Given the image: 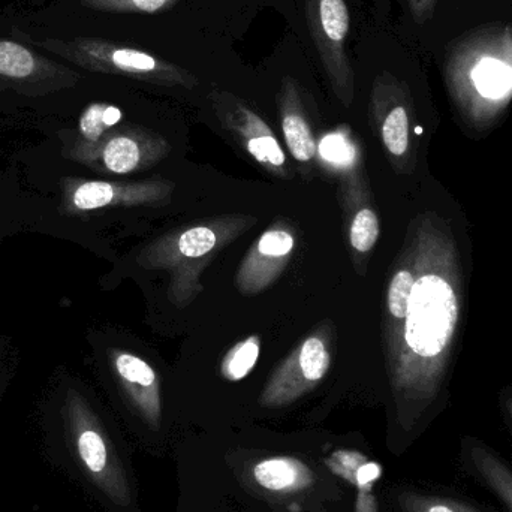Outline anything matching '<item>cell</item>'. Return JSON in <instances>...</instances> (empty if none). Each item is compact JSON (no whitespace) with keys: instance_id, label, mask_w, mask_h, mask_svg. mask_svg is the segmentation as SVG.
<instances>
[{"instance_id":"ba28073f","label":"cell","mask_w":512,"mask_h":512,"mask_svg":"<svg viewBox=\"0 0 512 512\" xmlns=\"http://www.w3.org/2000/svg\"><path fill=\"white\" fill-rule=\"evenodd\" d=\"M170 152V143L162 135L140 126H123L113 129L98 146L81 153L74 161L102 173L128 176L155 167Z\"/></svg>"},{"instance_id":"e0dca14e","label":"cell","mask_w":512,"mask_h":512,"mask_svg":"<svg viewBox=\"0 0 512 512\" xmlns=\"http://www.w3.org/2000/svg\"><path fill=\"white\" fill-rule=\"evenodd\" d=\"M259 486L270 492H295L312 483V472L303 463L286 457L268 459L254 468Z\"/></svg>"},{"instance_id":"5b68a950","label":"cell","mask_w":512,"mask_h":512,"mask_svg":"<svg viewBox=\"0 0 512 512\" xmlns=\"http://www.w3.org/2000/svg\"><path fill=\"white\" fill-rule=\"evenodd\" d=\"M310 36L334 95L349 108L354 102L355 75L346 53L351 15L345 0H304Z\"/></svg>"},{"instance_id":"4fadbf2b","label":"cell","mask_w":512,"mask_h":512,"mask_svg":"<svg viewBox=\"0 0 512 512\" xmlns=\"http://www.w3.org/2000/svg\"><path fill=\"white\" fill-rule=\"evenodd\" d=\"M370 116L388 159L402 170L411 150V119L405 105L390 101L387 83L381 78L373 84Z\"/></svg>"},{"instance_id":"277c9868","label":"cell","mask_w":512,"mask_h":512,"mask_svg":"<svg viewBox=\"0 0 512 512\" xmlns=\"http://www.w3.org/2000/svg\"><path fill=\"white\" fill-rule=\"evenodd\" d=\"M36 44L90 72L122 75L144 83L185 89H195L200 84L194 74L176 63L140 48L105 39L80 36L71 41L42 39Z\"/></svg>"},{"instance_id":"cb8c5ba5","label":"cell","mask_w":512,"mask_h":512,"mask_svg":"<svg viewBox=\"0 0 512 512\" xmlns=\"http://www.w3.org/2000/svg\"><path fill=\"white\" fill-rule=\"evenodd\" d=\"M379 474H381V469H379L378 465H375V463H369V465L361 466L360 469H358V483L360 484H369L372 483V481H375L376 478L379 477Z\"/></svg>"},{"instance_id":"2e32d148","label":"cell","mask_w":512,"mask_h":512,"mask_svg":"<svg viewBox=\"0 0 512 512\" xmlns=\"http://www.w3.org/2000/svg\"><path fill=\"white\" fill-rule=\"evenodd\" d=\"M123 113L119 107L107 102H93L81 113L78 120L77 137L69 147V156L77 158L81 153L101 143L105 135L122 122Z\"/></svg>"},{"instance_id":"8fae6325","label":"cell","mask_w":512,"mask_h":512,"mask_svg":"<svg viewBox=\"0 0 512 512\" xmlns=\"http://www.w3.org/2000/svg\"><path fill=\"white\" fill-rule=\"evenodd\" d=\"M294 251V230L285 219H279L259 236L240 262L234 277L237 291L245 297L262 294L282 276Z\"/></svg>"},{"instance_id":"6da1fadb","label":"cell","mask_w":512,"mask_h":512,"mask_svg":"<svg viewBox=\"0 0 512 512\" xmlns=\"http://www.w3.org/2000/svg\"><path fill=\"white\" fill-rule=\"evenodd\" d=\"M415 283L402 319L382 325L385 361L399 420L411 427L441 397L463 310L459 248L435 213L409 225Z\"/></svg>"},{"instance_id":"7a4b0ae2","label":"cell","mask_w":512,"mask_h":512,"mask_svg":"<svg viewBox=\"0 0 512 512\" xmlns=\"http://www.w3.org/2000/svg\"><path fill=\"white\" fill-rule=\"evenodd\" d=\"M48 459L74 480L117 507L131 502L119 451L95 408L77 388H68L45 438Z\"/></svg>"},{"instance_id":"d6986e66","label":"cell","mask_w":512,"mask_h":512,"mask_svg":"<svg viewBox=\"0 0 512 512\" xmlns=\"http://www.w3.org/2000/svg\"><path fill=\"white\" fill-rule=\"evenodd\" d=\"M259 352H261V337L256 334L237 342L222 358V378L230 382L245 379L258 363Z\"/></svg>"},{"instance_id":"8992f818","label":"cell","mask_w":512,"mask_h":512,"mask_svg":"<svg viewBox=\"0 0 512 512\" xmlns=\"http://www.w3.org/2000/svg\"><path fill=\"white\" fill-rule=\"evenodd\" d=\"M331 357V328L318 327L280 361L268 378L259 403L277 408L315 390L330 370Z\"/></svg>"},{"instance_id":"9a60e30c","label":"cell","mask_w":512,"mask_h":512,"mask_svg":"<svg viewBox=\"0 0 512 512\" xmlns=\"http://www.w3.org/2000/svg\"><path fill=\"white\" fill-rule=\"evenodd\" d=\"M460 457L466 471L480 480L512 512L511 466L493 448L477 439H463Z\"/></svg>"},{"instance_id":"30bf717a","label":"cell","mask_w":512,"mask_h":512,"mask_svg":"<svg viewBox=\"0 0 512 512\" xmlns=\"http://www.w3.org/2000/svg\"><path fill=\"white\" fill-rule=\"evenodd\" d=\"M78 74L26 45L0 38V87L21 93H50L74 86Z\"/></svg>"},{"instance_id":"3957f363","label":"cell","mask_w":512,"mask_h":512,"mask_svg":"<svg viewBox=\"0 0 512 512\" xmlns=\"http://www.w3.org/2000/svg\"><path fill=\"white\" fill-rule=\"evenodd\" d=\"M256 222L255 216L225 215L177 228L149 243L138 255V264L146 270L168 271V300L185 309L204 291V268Z\"/></svg>"},{"instance_id":"ffe728a7","label":"cell","mask_w":512,"mask_h":512,"mask_svg":"<svg viewBox=\"0 0 512 512\" xmlns=\"http://www.w3.org/2000/svg\"><path fill=\"white\" fill-rule=\"evenodd\" d=\"M318 155L328 167L346 173H351L352 168L360 161V152L355 149L351 138L340 131L322 138L318 144Z\"/></svg>"},{"instance_id":"5bb4252c","label":"cell","mask_w":512,"mask_h":512,"mask_svg":"<svg viewBox=\"0 0 512 512\" xmlns=\"http://www.w3.org/2000/svg\"><path fill=\"white\" fill-rule=\"evenodd\" d=\"M277 110L283 138L292 158L300 165H312L318 156V143L310 128L297 81L285 77L277 93Z\"/></svg>"},{"instance_id":"ac0fdd59","label":"cell","mask_w":512,"mask_h":512,"mask_svg":"<svg viewBox=\"0 0 512 512\" xmlns=\"http://www.w3.org/2000/svg\"><path fill=\"white\" fill-rule=\"evenodd\" d=\"M379 233V218L372 207L364 204L354 210V213L351 212L348 219V240L357 270L360 268V262L364 264V259L369 258L375 249Z\"/></svg>"},{"instance_id":"603a6c76","label":"cell","mask_w":512,"mask_h":512,"mask_svg":"<svg viewBox=\"0 0 512 512\" xmlns=\"http://www.w3.org/2000/svg\"><path fill=\"white\" fill-rule=\"evenodd\" d=\"M403 505L406 512H487L478 505L450 496L408 495Z\"/></svg>"},{"instance_id":"52a82bcc","label":"cell","mask_w":512,"mask_h":512,"mask_svg":"<svg viewBox=\"0 0 512 512\" xmlns=\"http://www.w3.org/2000/svg\"><path fill=\"white\" fill-rule=\"evenodd\" d=\"M210 101L222 128L265 173L279 179L294 177L276 134L255 110L242 99L224 90L210 93Z\"/></svg>"},{"instance_id":"d4e9b609","label":"cell","mask_w":512,"mask_h":512,"mask_svg":"<svg viewBox=\"0 0 512 512\" xmlns=\"http://www.w3.org/2000/svg\"><path fill=\"white\" fill-rule=\"evenodd\" d=\"M504 406L505 411H507L508 417H510L512 423V397H510V399L505 400Z\"/></svg>"},{"instance_id":"7c38bea8","label":"cell","mask_w":512,"mask_h":512,"mask_svg":"<svg viewBox=\"0 0 512 512\" xmlns=\"http://www.w3.org/2000/svg\"><path fill=\"white\" fill-rule=\"evenodd\" d=\"M111 369L123 396L150 426L161 420V379L156 370L138 355L111 349Z\"/></svg>"},{"instance_id":"7402d4cb","label":"cell","mask_w":512,"mask_h":512,"mask_svg":"<svg viewBox=\"0 0 512 512\" xmlns=\"http://www.w3.org/2000/svg\"><path fill=\"white\" fill-rule=\"evenodd\" d=\"M179 0H81V5L113 14H159L173 8Z\"/></svg>"},{"instance_id":"44dd1931","label":"cell","mask_w":512,"mask_h":512,"mask_svg":"<svg viewBox=\"0 0 512 512\" xmlns=\"http://www.w3.org/2000/svg\"><path fill=\"white\" fill-rule=\"evenodd\" d=\"M475 86L489 98H501L512 86V69L496 60H483L472 72Z\"/></svg>"},{"instance_id":"9c48e42d","label":"cell","mask_w":512,"mask_h":512,"mask_svg":"<svg viewBox=\"0 0 512 512\" xmlns=\"http://www.w3.org/2000/svg\"><path fill=\"white\" fill-rule=\"evenodd\" d=\"M176 183L165 179L141 182H104L68 179L63 186L65 209L72 213L96 212L110 207H162L170 203Z\"/></svg>"}]
</instances>
